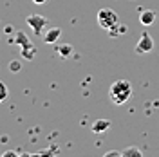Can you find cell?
<instances>
[{
	"label": "cell",
	"mask_w": 159,
	"mask_h": 157,
	"mask_svg": "<svg viewBox=\"0 0 159 157\" xmlns=\"http://www.w3.org/2000/svg\"><path fill=\"white\" fill-rule=\"evenodd\" d=\"M132 96V83L129 79H116L109 88V98L114 105H125Z\"/></svg>",
	"instance_id": "cell-1"
},
{
	"label": "cell",
	"mask_w": 159,
	"mask_h": 157,
	"mask_svg": "<svg viewBox=\"0 0 159 157\" xmlns=\"http://www.w3.org/2000/svg\"><path fill=\"white\" fill-rule=\"evenodd\" d=\"M118 22H119V18H118V13H116V11L109 9V7L99 9V13H98V24H99V27H101V29L109 31L110 27H112V25H116Z\"/></svg>",
	"instance_id": "cell-2"
},
{
	"label": "cell",
	"mask_w": 159,
	"mask_h": 157,
	"mask_svg": "<svg viewBox=\"0 0 159 157\" xmlns=\"http://www.w3.org/2000/svg\"><path fill=\"white\" fill-rule=\"evenodd\" d=\"M25 24L33 29L34 34H40L49 25V20L45 18V16H42V15H29V16H25Z\"/></svg>",
	"instance_id": "cell-3"
},
{
	"label": "cell",
	"mask_w": 159,
	"mask_h": 157,
	"mask_svg": "<svg viewBox=\"0 0 159 157\" xmlns=\"http://www.w3.org/2000/svg\"><path fill=\"white\" fill-rule=\"evenodd\" d=\"M150 51H154V38L145 31L139 36V42L136 43V52L138 54H145V52H150Z\"/></svg>",
	"instance_id": "cell-4"
},
{
	"label": "cell",
	"mask_w": 159,
	"mask_h": 157,
	"mask_svg": "<svg viewBox=\"0 0 159 157\" xmlns=\"http://www.w3.org/2000/svg\"><path fill=\"white\" fill-rule=\"evenodd\" d=\"M139 22H141L145 27L152 25V24L156 22V11L154 9H143L139 13Z\"/></svg>",
	"instance_id": "cell-5"
},
{
	"label": "cell",
	"mask_w": 159,
	"mask_h": 157,
	"mask_svg": "<svg viewBox=\"0 0 159 157\" xmlns=\"http://www.w3.org/2000/svg\"><path fill=\"white\" fill-rule=\"evenodd\" d=\"M109 128H110L109 119H96V121L92 123V132H94V134H103V132H107Z\"/></svg>",
	"instance_id": "cell-6"
},
{
	"label": "cell",
	"mask_w": 159,
	"mask_h": 157,
	"mask_svg": "<svg viewBox=\"0 0 159 157\" xmlns=\"http://www.w3.org/2000/svg\"><path fill=\"white\" fill-rule=\"evenodd\" d=\"M60 34H61V29H60V27H51V29L43 34V42H45V43H54V42L60 38Z\"/></svg>",
	"instance_id": "cell-7"
},
{
	"label": "cell",
	"mask_w": 159,
	"mask_h": 157,
	"mask_svg": "<svg viewBox=\"0 0 159 157\" xmlns=\"http://www.w3.org/2000/svg\"><path fill=\"white\" fill-rule=\"evenodd\" d=\"M127 31H129V27H127L125 24H119V22H118L116 25H112V27L109 29V34L112 36V38H118V36H123Z\"/></svg>",
	"instance_id": "cell-8"
},
{
	"label": "cell",
	"mask_w": 159,
	"mask_h": 157,
	"mask_svg": "<svg viewBox=\"0 0 159 157\" xmlns=\"http://www.w3.org/2000/svg\"><path fill=\"white\" fill-rule=\"evenodd\" d=\"M34 52H36V49H34L31 43H27V45L22 47V56H24L25 60H33L34 58Z\"/></svg>",
	"instance_id": "cell-9"
},
{
	"label": "cell",
	"mask_w": 159,
	"mask_h": 157,
	"mask_svg": "<svg viewBox=\"0 0 159 157\" xmlns=\"http://www.w3.org/2000/svg\"><path fill=\"white\" fill-rule=\"evenodd\" d=\"M7 69H9L13 74H18L20 70H22V61H20V60H11L9 65H7Z\"/></svg>",
	"instance_id": "cell-10"
},
{
	"label": "cell",
	"mask_w": 159,
	"mask_h": 157,
	"mask_svg": "<svg viewBox=\"0 0 159 157\" xmlns=\"http://www.w3.org/2000/svg\"><path fill=\"white\" fill-rule=\"evenodd\" d=\"M58 54L61 56V58H69L70 54H72V45H60Z\"/></svg>",
	"instance_id": "cell-11"
},
{
	"label": "cell",
	"mask_w": 159,
	"mask_h": 157,
	"mask_svg": "<svg viewBox=\"0 0 159 157\" xmlns=\"http://www.w3.org/2000/svg\"><path fill=\"white\" fill-rule=\"evenodd\" d=\"M121 155L123 157H141V150L139 148H127V150L121 152Z\"/></svg>",
	"instance_id": "cell-12"
},
{
	"label": "cell",
	"mask_w": 159,
	"mask_h": 157,
	"mask_svg": "<svg viewBox=\"0 0 159 157\" xmlns=\"http://www.w3.org/2000/svg\"><path fill=\"white\" fill-rule=\"evenodd\" d=\"M13 43H18V45L24 47V45H27V43H31V42H29V38H27L24 33H16V40H15Z\"/></svg>",
	"instance_id": "cell-13"
},
{
	"label": "cell",
	"mask_w": 159,
	"mask_h": 157,
	"mask_svg": "<svg viewBox=\"0 0 159 157\" xmlns=\"http://www.w3.org/2000/svg\"><path fill=\"white\" fill-rule=\"evenodd\" d=\"M7 96H9L7 87H6V83L0 79V103H2V101H6V99H7Z\"/></svg>",
	"instance_id": "cell-14"
},
{
	"label": "cell",
	"mask_w": 159,
	"mask_h": 157,
	"mask_svg": "<svg viewBox=\"0 0 159 157\" xmlns=\"http://www.w3.org/2000/svg\"><path fill=\"white\" fill-rule=\"evenodd\" d=\"M114 155H121V152H116V150H112V152H107L105 157H114Z\"/></svg>",
	"instance_id": "cell-15"
},
{
	"label": "cell",
	"mask_w": 159,
	"mask_h": 157,
	"mask_svg": "<svg viewBox=\"0 0 159 157\" xmlns=\"http://www.w3.org/2000/svg\"><path fill=\"white\" fill-rule=\"evenodd\" d=\"M15 155H16L15 152H6V154H4V157H15Z\"/></svg>",
	"instance_id": "cell-16"
},
{
	"label": "cell",
	"mask_w": 159,
	"mask_h": 157,
	"mask_svg": "<svg viewBox=\"0 0 159 157\" xmlns=\"http://www.w3.org/2000/svg\"><path fill=\"white\" fill-rule=\"evenodd\" d=\"M33 2H34V4H45L47 0H33Z\"/></svg>",
	"instance_id": "cell-17"
}]
</instances>
